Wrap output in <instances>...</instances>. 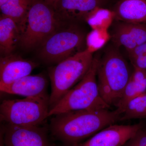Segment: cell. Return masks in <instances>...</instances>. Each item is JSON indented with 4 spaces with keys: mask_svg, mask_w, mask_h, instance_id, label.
<instances>
[{
    "mask_svg": "<svg viewBox=\"0 0 146 146\" xmlns=\"http://www.w3.org/2000/svg\"><path fill=\"white\" fill-rule=\"evenodd\" d=\"M121 114L117 109H90L70 111L54 115L50 129L52 136L72 145L93 136L119 121Z\"/></svg>",
    "mask_w": 146,
    "mask_h": 146,
    "instance_id": "cell-1",
    "label": "cell"
},
{
    "mask_svg": "<svg viewBox=\"0 0 146 146\" xmlns=\"http://www.w3.org/2000/svg\"><path fill=\"white\" fill-rule=\"evenodd\" d=\"M132 72L119 48L108 47L100 59L97 81L102 99L110 107L121 99Z\"/></svg>",
    "mask_w": 146,
    "mask_h": 146,
    "instance_id": "cell-2",
    "label": "cell"
},
{
    "mask_svg": "<svg viewBox=\"0 0 146 146\" xmlns=\"http://www.w3.org/2000/svg\"><path fill=\"white\" fill-rule=\"evenodd\" d=\"M100 58L95 56L88 72L78 83L71 89L50 110L48 117L82 110L110 109L102 99L97 81V70Z\"/></svg>",
    "mask_w": 146,
    "mask_h": 146,
    "instance_id": "cell-3",
    "label": "cell"
},
{
    "mask_svg": "<svg viewBox=\"0 0 146 146\" xmlns=\"http://www.w3.org/2000/svg\"><path fill=\"white\" fill-rule=\"evenodd\" d=\"M94 58L93 53L86 48L49 68L51 85L50 110L83 78Z\"/></svg>",
    "mask_w": 146,
    "mask_h": 146,
    "instance_id": "cell-4",
    "label": "cell"
},
{
    "mask_svg": "<svg viewBox=\"0 0 146 146\" xmlns=\"http://www.w3.org/2000/svg\"><path fill=\"white\" fill-rule=\"evenodd\" d=\"M78 24L63 25L37 49L40 60L56 64L86 49V35Z\"/></svg>",
    "mask_w": 146,
    "mask_h": 146,
    "instance_id": "cell-5",
    "label": "cell"
},
{
    "mask_svg": "<svg viewBox=\"0 0 146 146\" xmlns=\"http://www.w3.org/2000/svg\"><path fill=\"white\" fill-rule=\"evenodd\" d=\"M49 111L50 96L47 93L22 99L4 100L0 106V118L7 124L35 126L44 123Z\"/></svg>",
    "mask_w": 146,
    "mask_h": 146,
    "instance_id": "cell-6",
    "label": "cell"
},
{
    "mask_svg": "<svg viewBox=\"0 0 146 146\" xmlns=\"http://www.w3.org/2000/svg\"><path fill=\"white\" fill-rule=\"evenodd\" d=\"M63 25L56 17L53 7L44 1L34 0L27 15L20 45L27 50L37 49Z\"/></svg>",
    "mask_w": 146,
    "mask_h": 146,
    "instance_id": "cell-7",
    "label": "cell"
},
{
    "mask_svg": "<svg viewBox=\"0 0 146 146\" xmlns=\"http://www.w3.org/2000/svg\"><path fill=\"white\" fill-rule=\"evenodd\" d=\"M3 131L5 146H52L48 129L42 125L23 126L7 124Z\"/></svg>",
    "mask_w": 146,
    "mask_h": 146,
    "instance_id": "cell-8",
    "label": "cell"
},
{
    "mask_svg": "<svg viewBox=\"0 0 146 146\" xmlns=\"http://www.w3.org/2000/svg\"><path fill=\"white\" fill-rule=\"evenodd\" d=\"M104 3V0H58L53 8L61 23L78 24L86 23L91 13Z\"/></svg>",
    "mask_w": 146,
    "mask_h": 146,
    "instance_id": "cell-9",
    "label": "cell"
},
{
    "mask_svg": "<svg viewBox=\"0 0 146 146\" xmlns=\"http://www.w3.org/2000/svg\"><path fill=\"white\" fill-rule=\"evenodd\" d=\"M141 128V123L132 125L114 124L100 131L85 142L65 146H123Z\"/></svg>",
    "mask_w": 146,
    "mask_h": 146,
    "instance_id": "cell-10",
    "label": "cell"
},
{
    "mask_svg": "<svg viewBox=\"0 0 146 146\" xmlns=\"http://www.w3.org/2000/svg\"><path fill=\"white\" fill-rule=\"evenodd\" d=\"M117 21L113 24L110 33L113 44L123 47L127 51L146 42V23H134Z\"/></svg>",
    "mask_w": 146,
    "mask_h": 146,
    "instance_id": "cell-11",
    "label": "cell"
},
{
    "mask_svg": "<svg viewBox=\"0 0 146 146\" xmlns=\"http://www.w3.org/2000/svg\"><path fill=\"white\" fill-rule=\"evenodd\" d=\"M38 64L12 53L0 58V86L8 85L29 75Z\"/></svg>",
    "mask_w": 146,
    "mask_h": 146,
    "instance_id": "cell-12",
    "label": "cell"
},
{
    "mask_svg": "<svg viewBox=\"0 0 146 146\" xmlns=\"http://www.w3.org/2000/svg\"><path fill=\"white\" fill-rule=\"evenodd\" d=\"M48 81L40 74L26 76L8 85L0 86L1 92L25 97L36 96L47 93Z\"/></svg>",
    "mask_w": 146,
    "mask_h": 146,
    "instance_id": "cell-13",
    "label": "cell"
},
{
    "mask_svg": "<svg viewBox=\"0 0 146 146\" xmlns=\"http://www.w3.org/2000/svg\"><path fill=\"white\" fill-rule=\"evenodd\" d=\"M112 11L117 21L134 23L146 22V0H120Z\"/></svg>",
    "mask_w": 146,
    "mask_h": 146,
    "instance_id": "cell-14",
    "label": "cell"
},
{
    "mask_svg": "<svg viewBox=\"0 0 146 146\" xmlns=\"http://www.w3.org/2000/svg\"><path fill=\"white\" fill-rule=\"evenodd\" d=\"M21 32L17 24L10 17H0V52L1 56L13 53L20 45Z\"/></svg>",
    "mask_w": 146,
    "mask_h": 146,
    "instance_id": "cell-15",
    "label": "cell"
},
{
    "mask_svg": "<svg viewBox=\"0 0 146 146\" xmlns=\"http://www.w3.org/2000/svg\"><path fill=\"white\" fill-rule=\"evenodd\" d=\"M146 91V70L133 68L122 96L116 105V109L121 115L128 103Z\"/></svg>",
    "mask_w": 146,
    "mask_h": 146,
    "instance_id": "cell-16",
    "label": "cell"
},
{
    "mask_svg": "<svg viewBox=\"0 0 146 146\" xmlns=\"http://www.w3.org/2000/svg\"><path fill=\"white\" fill-rule=\"evenodd\" d=\"M34 0H8L0 6L2 14L16 22L21 33L23 30L29 9Z\"/></svg>",
    "mask_w": 146,
    "mask_h": 146,
    "instance_id": "cell-17",
    "label": "cell"
},
{
    "mask_svg": "<svg viewBox=\"0 0 146 146\" xmlns=\"http://www.w3.org/2000/svg\"><path fill=\"white\" fill-rule=\"evenodd\" d=\"M146 118V91L128 103L120 121Z\"/></svg>",
    "mask_w": 146,
    "mask_h": 146,
    "instance_id": "cell-18",
    "label": "cell"
},
{
    "mask_svg": "<svg viewBox=\"0 0 146 146\" xmlns=\"http://www.w3.org/2000/svg\"><path fill=\"white\" fill-rule=\"evenodd\" d=\"M114 20L115 14L113 11L99 7L91 13L86 23L92 29L108 30Z\"/></svg>",
    "mask_w": 146,
    "mask_h": 146,
    "instance_id": "cell-19",
    "label": "cell"
},
{
    "mask_svg": "<svg viewBox=\"0 0 146 146\" xmlns=\"http://www.w3.org/2000/svg\"><path fill=\"white\" fill-rule=\"evenodd\" d=\"M110 38L108 30L92 29L86 35V48L93 53L101 48Z\"/></svg>",
    "mask_w": 146,
    "mask_h": 146,
    "instance_id": "cell-20",
    "label": "cell"
},
{
    "mask_svg": "<svg viewBox=\"0 0 146 146\" xmlns=\"http://www.w3.org/2000/svg\"><path fill=\"white\" fill-rule=\"evenodd\" d=\"M127 52L133 68L146 70V42Z\"/></svg>",
    "mask_w": 146,
    "mask_h": 146,
    "instance_id": "cell-21",
    "label": "cell"
},
{
    "mask_svg": "<svg viewBox=\"0 0 146 146\" xmlns=\"http://www.w3.org/2000/svg\"><path fill=\"white\" fill-rule=\"evenodd\" d=\"M123 146H146V131L139 129Z\"/></svg>",
    "mask_w": 146,
    "mask_h": 146,
    "instance_id": "cell-22",
    "label": "cell"
},
{
    "mask_svg": "<svg viewBox=\"0 0 146 146\" xmlns=\"http://www.w3.org/2000/svg\"><path fill=\"white\" fill-rule=\"evenodd\" d=\"M58 0H44V1L47 4L53 7L57 3Z\"/></svg>",
    "mask_w": 146,
    "mask_h": 146,
    "instance_id": "cell-23",
    "label": "cell"
},
{
    "mask_svg": "<svg viewBox=\"0 0 146 146\" xmlns=\"http://www.w3.org/2000/svg\"><path fill=\"white\" fill-rule=\"evenodd\" d=\"M8 0H0V6L5 4Z\"/></svg>",
    "mask_w": 146,
    "mask_h": 146,
    "instance_id": "cell-24",
    "label": "cell"
},
{
    "mask_svg": "<svg viewBox=\"0 0 146 146\" xmlns=\"http://www.w3.org/2000/svg\"></svg>",
    "mask_w": 146,
    "mask_h": 146,
    "instance_id": "cell-25",
    "label": "cell"
}]
</instances>
